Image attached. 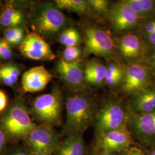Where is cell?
<instances>
[{"mask_svg": "<svg viewBox=\"0 0 155 155\" xmlns=\"http://www.w3.org/2000/svg\"><path fill=\"white\" fill-rule=\"evenodd\" d=\"M100 101L87 90H68L64 99L66 121L60 133L61 138L84 131L93 126Z\"/></svg>", "mask_w": 155, "mask_h": 155, "instance_id": "1", "label": "cell"}, {"mask_svg": "<svg viewBox=\"0 0 155 155\" xmlns=\"http://www.w3.org/2000/svg\"><path fill=\"white\" fill-rule=\"evenodd\" d=\"M29 20L33 32L46 40L57 39L70 25V20L55 3L40 2L31 6Z\"/></svg>", "mask_w": 155, "mask_h": 155, "instance_id": "2", "label": "cell"}, {"mask_svg": "<svg viewBox=\"0 0 155 155\" xmlns=\"http://www.w3.org/2000/svg\"><path fill=\"white\" fill-rule=\"evenodd\" d=\"M0 125L9 142L17 144L23 141L38 124L32 120L29 109L22 97H17L0 117Z\"/></svg>", "mask_w": 155, "mask_h": 155, "instance_id": "3", "label": "cell"}, {"mask_svg": "<svg viewBox=\"0 0 155 155\" xmlns=\"http://www.w3.org/2000/svg\"><path fill=\"white\" fill-rule=\"evenodd\" d=\"M127 101L111 95L100 102L93 127L95 137L102 133L127 127L130 116Z\"/></svg>", "mask_w": 155, "mask_h": 155, "instance_id": "4", "label": "cell"}, {"mask_svg": "<svg viewBox=\"0 0 155 155\" xmlns=\"http://www.w3.org/2000/svg\"><path fill=\"white\" fill-rule=\"evenodd\" d=\"M61 91L55 87L48 93L36 97L32 101L29 109L31 116L38 124L51 127L61 125L63 107Z\"/></svg>", "mask_w": 155, "mask_h": 155, "instance_id": "5", "label": "cell"}, {"mask_svg": "<svg viewBox=\"0 0 155 155\" xmlns=\"http://www.w3.org/2000/svg\"><path fill=\"white\" fill-rule=\"evenodd\" d=\"M83 58L94 55L107 61H121L117 52L114 39L104 29L86 25L83 29Z\"/></svg>", "mask_w": 155, "mask_h": 155, "instance_id": "6", "label": "cell"}, {"mask_svg": "<svg viewBox=\"0 0 155 155\" xmlns=\"http://www.w3.org/2000/svg\"><path fill=\"white\" fill-rule=\"evenodd\" d=\"M61 139L54 127L38 124L23 140L24 147L31 155H53Z\"/></svg>", "mask_w": 155, "mask_h": 155, "instance_id": "7", "label": "cell"}, {"mask_svg": "<svg viewBox=\"0 0 155 155\" xmlns=\"http://www.w3.org/2000/svg\"><path fill=\"white\" fill-rule=\"evenodd\" d=\"M119 58L125 66L144 63L148 47L139 31H133L117 36L114 39Z\"/></svg>", "mask_w": 155, "mask_h": 155, "instance_id": "8", "label": "cell"}, {"mask_svg": "<svg viewBox=\"0 0 155 155\" xmlns=\"http://www.w3.org/2000/svg\"><path fill=\"white\" fill-rule=\"evenodd\" d=\"M106 17L113 32L116 36L129 32L139 31L143 19L123 0L112 2Z\"/></svg>", "mask_w": 155, "mask_h": 155, "instance_id": "9", "label": "cell"}, {"mask_svg": "<svg viewBox=\"0 0 155 155\" xmlns=\"http://www.w3.org/2000/svg\"><path fill=\"white\" fill-rule=\"evenodd\" d=\"M127 127L137 144L146 148L155 146V111L130 113Z\"/></svg>", "mask_w": 155, "mask_h": 155, "instance_id": "10", "label": "cell"}, {"mask_svg": "<svg viewBox=\"0 0 155 155\" xmlns=\"http://www.w3.org/2000/svg\"><path fill=\"white\" fill-rule=\"evenodd\" d=\"M154 81L149 68L144 62L127 64L125 66L120 91L124 96L129 98Z\"/></svg>", "mask_w": 155, "mask_h": 155, "instance_id": "11", "label": "cell"}, {"mask_svg": "<svg viewBox=\"0 0 155 155\" xmlns=\"http://www.w3.org/2000/svg\"><path fill=\"white\" fill-rule=\"evenodd\" d=\"M135 144L136 143L127 127L95 137L93 145L101 153L115 152L122 154Z\"/></svg>", "mask_w": 155, "mask_h": 155, "instance_id": "12", "label": "cell"}, {"mask_svg": "<svg viewBox=\"0 0 155 155\" xmlns=\"http://www.w3.org/2000/svg\"><path fill=\"white\" fill-rule=\"evenodd\" d=\"M19 50L24 57L34 61H52L56 58L49 43L35 32L25 35Z\"/></svg>", "mask_w": 155, "mask_h": 155, "instance_id": "13", "label": "cell"}, {"mask_svg": "<svg viewBox=\"0 0 155 155\" xmlns=\"http://www.w3.org/2000/svg\"><path fill=\"white\" fill-rule=\"evenodd\" d=\"M84 60L68 63L59 59L56 66V71L61 81L69 90H87L84 81Z\"/></svg>", "mask_w": 155, "mask_h": 155, "instance_id": "14", "label": "cell"}, {"mask_svg": "<svg viewBox=\"0 0 155 155\" xmlns=\"http://www.w3.org/2000/svg\"><path fill=\"white\" fill-rule=\"evenodd\" d=\"M53 75L43 66L34 67L23 74L21 79L23 91L36 93L42 91L53 79Z\"/></svg>", "mask_w": 155, "mask_h": 155, "instance_id": "15", "label": "cell"}, {"mask_svg": "<svg viewBox=\"0 0 155 155\" xmlns=\"http://www.w3.org/2000/svg\"><path fill=\"white\" fill-rule=\"evenodd\" d=\"M127 105L130 113L140 114L155 111V81L129 97Z\"/></svg>", "mask_w": 155, "mask_h": 155, "instance_id": "16", "label": "cell"}, {"mask_svg": "<svg viewBox=\"0 0 155 155\" xmlns=\"http://www.w3.org/2000/svg\"><path fill=\"white\" fill-rule=\"evenodd\" d=\"M84 81L87 87L100 88L105 85L106 64L99 58L83 61Z\"/></svg>", "mask_w": 155, "mask_h": 155, "instance_id": "17", "label": "cell"}, {"mask_svg": "<svg viewBox=\"0 0 155 155\" xmlns=\"http://www.w3.org/2000/svg\"><path fill=\"white\" fill-rule=\"evenodd\" d=\"M83 134L84 132H78L64 137L53 155H87L89 149Z\"/></svg>", "mask_w": 155, "mask_h": 155, "instance_id": "18", "label": "cell"}, {"mask_svg": "<svg viewBox=\"0 0 155 155\" xmlns=\"http://www.w3.org/2000/svg\"><path fill=\"white\" fill-rule=\"evenodd\" d=\"M54 3L61 10H66L93 18L100 17L92 9L87 0H56Z\"/></svg>", "mask_w": 155, "mask_h": 155, "instance_id": "19", "label": "cell"}, {"mask_svg": "<svg viewBox=\"0 0 155 155\" xmlns=\"http://www.w3.org/2000/svg\"><path fill=\"white\" fill-rule=\"evenodd\" d=\"M25 21V13L13 6H6L0 13V26L4 28L22 27Z\"/></svg>", "mask_w": 155, "mask_h": 155, "instance_id": "20", "label": "cell"}, {"mask_svg": "<svg viewBox=\"0 0 155 155\" xmlns=\"http://www.w3.org/2000/svg\"><path fill=\"white\" fill-rule=\"evenodd\" d=\"M125 65L121 61H107L105 85L111 89H119L124 78Z\"/></svg>", "mask_w": 155, "mask_h": 155, "instance_id": "21", "label": "cell"}, {"mask_svg": "<svg viewBox=\"0 0 155 155\" xmlns=\"http://www.w3.org/2000/svg\"><path fill=\"white\" fill-rule=\"evenodd\" d=\"M140 18L155 16V0H123Z\"/></svg>", "mask_w": 155, "mask_h": 155, "instance_id": "22", "label": "cell"}, {"mask_svg": "<svg viewBox=\"0 0 155 155\" xmlns=\"http://www.w3.org/2000/svg\"><path fill=\"white\" fill-rule=\"evenodd\" d=\"M21 71L17 64L9 63L0 68V81L8 87H13L17 81Z\"/></svg>", "mask_w": 155, "mask_h": 155, "instance_id": "23", "label": "cell"}, {"mask_svg": "<svg viewBox=\"0 0 155 155\" xmlns=\"http://www.w3.org/2000/svg\"><path fill=\"white\" fill-rule=\"evenodd\" d=\"M56 39L61 45L65 47L78 46L83 42L82 35L73 26H70L63 31Z\"/></svg>", "mask_w": 155, "mask_h": 155, "instance_id": "24", "label": "cell"}, {"mask_svg": "<svg viewBox=\"0 0 155 155\" xmlns=\"http://www.w3.org/2000/svg\"><path fill=\"white\" fill-rule=\"evenodd\" d=\"M25 36L22 27L6 28L4 32V39L11 46H20Z\"/></svg>", "mask_w": 155, "mask_h": 155, "instance_id": "25", "label": "cell"}, {"mask_svg": "<svg viewBox=\"0 0 155 155\" xmlns=\"http://www.w3.org/2000/svg\"><path fill=\"white\" fill-rule=\"evenodd\" d=\"M61 59L68 63L83 60V48L81 45L65 47Z\"/></svg>", "mask_w": 155, "mask_h": 155, "instance_id": "26", "label": "cell"}, {"mask_svg": "<svg viewBox=\"0 0 155 155\" xmlns=\"http://www.w3.org/2000/svg\"><path fill=\"white\" fill-rule=\"evenodd\" d=\"M89 5L99 16H106L112 2L107 0H87Z\"/></svg>", "mask_w": 155, "mask_h": 155, "instance_id": "27", "label": "cell"}, {"mask_svg": "<svg viewBox=\"0 0 155 155\" xmlns=\"http://www.w3.org/2000/svg\"><path fill=\"white\" fill-rule=\"evenodd\" d=\"M139 32L142 38L155 32V16L143 18L140 25Z\"/></svg>", "mask_w": 155, "mask_h": 155, "instance_id": "28", "label": "cell"}, {"mask_svg": "<svg viewBox=\"0 0 155 155\" xmlns=\"http://www.w3.org/2000/svg\"><path fill=\"white\" fill-rule=\"evenodd\" d=\"M12 56V46L5 40L0 38V60L9 61Z\"/></svg>", "mask_w": 155, "mask_h": 155, "instance_id": "29", "label": "cell"}, {"mask_svg": "<svg viewBox=\"0 0 155 155\" xmlns=\"http://www.w3.org/2000/svg\"><path fill=\"white\" fill-rule=\"evenodd\" d=\"M144 63L149 68L155 81V48H148Z\"/></svg>", "mask_w": 155, "mask_h": 155, "instance_id": "30", "label": "cell"}, {"mask_svg": "<svg viewBox=\"0 0 155 155\" xmlns=\"http://www.w3.org/2000/svg\"><path fill=\"white\" fill-rule=\"evenodd\" d=\"M122 155H147V148L139 145L135 144L131 146Z\"/></svg>", "mask_w": 155, "mask_h": 155, "instance_id": "31", "label": "cell"}, {"mask_svg": "<svg viewBox=\"0 0 155 155\" xmlns=\"http://www.w3.org/2000/svg\"><path fill=\"white\" fill-rule=\"evenodd\" d=\"M9 141L5 132L0 125V155H5L8 150V144Z\"/></svg>", "mask_w": 155, "mask_h": 155, "instance_id": "32", "label": "cell"}, {"mask_svg": "<svg viewBox=\"0 0 155 155\" xmlns=\"http://www.w3.org/2000/svg\"><path fill=\"white\" fill-rule=\"evenodd\" d=\"M5 155H31L24 146L17 145L8 148Z\"/></svg>", "mask_w": 155, "mask_h": 155, "instance_id": "33", "label": "cell"}, {"mask_svg": "<svg viewBox=\"0 0 155 155\" xmlns=\"http://www.w3.org/2000/svg\"><path fill=\"white\" fill-rule=\"evenodd\" d=\"M8 107V96L3 90L0 89V114H3Z\"/></svg>", "mask_w": 155, "mask_h": 155, "instance_id": "34", "label": "cell"}, {"mask_svg": "<svg viewBox=\"0 0 155 155\" xmlns=\"http://www.w3.org/2000/svg\"><path fill=\"white\" fill-rule=\"evenodd\" d=\"M148 48H155V32L143 38Z\"/></svg>", "mask_w": 155, "mask_h": 155, "instance_id": "35", "label": "cell"}, {"mask_svg": "<svg viewBox=\"0 0 155 155\" xmlns=\"http://www.w3.org/2000/svg\"><path fill=\"white\" fill-rule=\"evenodd\" d=\"M87 155H102V153L99 150L97 149L93 145L90 149H89Z\"/></svg>", "mask_w": 155, "mask_h": 155, "instance_id": "36", "label": "cell"}, {"mask_svg": "<svg viewBox=\"0 0 155 155\" xmlns=\"http://www.w3.org/2000/svg\"><path fill=\"white\" fill-rule=\"evenodd\" d=\"M147 155H155V146L147 148Z\"/></svg>", "mask_w": 155, "mask_h": 155, "instance_id": "37", "label": "cell"}]
</instances>
